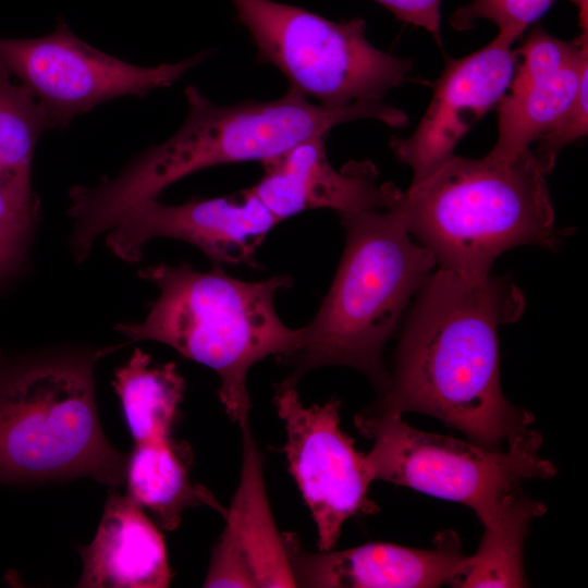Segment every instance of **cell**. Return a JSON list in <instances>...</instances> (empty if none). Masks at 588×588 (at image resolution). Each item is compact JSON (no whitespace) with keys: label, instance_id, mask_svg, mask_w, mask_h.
Segmentation results:
<instances>
[{"label":"cell","instance_id":"1","mask_svg":"<svg viewBox=\"0 0 588 588\" xmlns=\"http://www.w3.org/2000/svg\"><path fill=\"white\" fill-rule=\"evenodd\" d=\"M524 308L510 278L429 274L405 314L387 389L357 415L427 414L493 451L531 433L532 415L511 404L500 383L499 327Z\"/></svg>","mask_w":588,"mask_h":588},{"label":"cell","instance_id":"2","mask_svg":"<svg viewBox=\"0 0 588 588\" xmlns=\"http://www.w3.org/2000/svg\"><path fill=\"white\" fill-rule=\"evenodd\" d=\"M184 95L188 113L172 137L146 150L114 177L70 191L71 237L78 247L90 249L136 204L158 198L168 186L199 170L264 163L352 120L372 119L392 127L408 123L404 111L382 100L326 107L291 88L271 101L231 106L213 103L194 86H187Z\"/></svg>","mask_w":588,"mask_h":588},{"label":"cell","instance_id":"3","mask_svg":"<svg viewBox=\"0 0 588 588\" xmlns=\"http://www.w3.org/2000/svg\"><path fill=\"white\" fill-rule=\"evenodd\" d=\"M389 209L439 269L470 281L490 277L495 259L512 248L555 249L561 243L546 174L531 149L512 161L453 155Z\"/></svg>","mask_w":588,"mask_h":588},{"label":"cell","instance_id":"4","mask_svg":"<svg viewBox=\"0 0 588 588\" xmlns=\"http://www.w3.org/2000/svg\"><path fill=\"white\" fill-rule=\"evenodd\" d=\"M138 275L158 287V297L142 322L119 323L117 331L130 342L166 344L210 368L230 419L249 418V369L269 356L283 360L299 347L302 329L287 327L274 306L277 293L291 287L293 278L244 281L219 265L199 271L186 262L146 266Z\"/></svg>","mask_w":588,"mask_h":588},{"label":"cell","instance_id":"5","mask_svg":"<svg viewBox=\"0 0 588 588\" xmlns=\"http://www.w3.org/2000/svg\"><path fill=\"white\" fill-rule=\"evenodd\" d=\"M121 345L59 346L0 358V483L125 480L127 458L106 438L95 367Z\"/></svg>","mask_w":588,"mask_h":588},{"label":"cell","instance_id":"6","mask_svg":"<svg viewBox=\"0 0 588 588\" xmlns=\"http://www.w3.org/2000/svg\"><path fill=\"white\" fill-rule=\"evenodd\" d=\"M344 250L322 303L302 329L298 350L283 359L297 387L309 371L345 366L363 372L381 393L390 380L382 353L436 260L412 240L392 210L338 213Z\"/></svg>","mask_w":588,"mask_h":588},{"label":"cell","instance_id":"7","mask_svg":"<svg viewBox=\"0 0 588 588\" xmlns=\"http://www.w3.org/2000/svg\"><path fill=\"white\" fill-rule=\"evenodd\" d=\"M260 62L275 66L289 88L326 107L381 101L408 79L413 63L370 44L360 17L331 21L272 0H230Z\"/></svg>","mask_w":588,"mask_h":588},{"label":"cell","instance_id":"8","mask_svg":"<svg viewBox=\"0 0 588 588\" xmlns=\"http://www.w3.org/2000/svg\"><path fill=\"white\" fill-rule=\"evenodd\" d=\"M362 434L373 440L365 454L372 480H384L470 507L485 527L492 525L506 497L530 479H548L556 469L538 452V432L502 451L425 432L402 415L355 416Z\"/></svg>","mask_w":588,"mask_h":588},{"label":"cell","instance_id":"9","mask_svg":"<svg viewBox=\"0 0 588 588\" xmlns=\"http://www.w3.org/2000/svg\"><path fill=\"white\" fill-rule=\"evenodd\" d=\"M201 51L177 63L139 66L107 54L81 40L68 25L38 38H0V59L40 100L54 127L121 96L143 97L173 85L201 63Z\"/></svg>","mask_w":588,"mask_h":588},{"label":"cell","instance_id":"10","mask_svg":"<svg viewBox=\"0 0 588 588\" xmlns=\"http://www.w3.org/2000/svg\"><path fill=\"white\" fill-rule=\"evenodd\" d=\"M273 403L284 422L283 450L290 473L317 527V547L321 551L333 549L350 517L377 510L368 499L373 480L365 454L341 429L338 399L305 406L296 387L280 382Z\"/></svg>","mask_w":588,"mask_h":588},{"label":"cell","instance_id":"11","mask_svg":"<svg viewBox=\"0 0 588 588\" xmlns=\"http://www.w3.org/2000/svg\"><path fill=\"white\" fill-rule=\"evenodd\" d=\"M280 223L248 189L235 195L193 198L168 205L158 198L127 210L106 232L111 252L126 262H138L148 242L170 237L192 244L215 265L255 266V254Z\"/></svg>","mask_w":588,"mask_h":588},{"label":"cell","instance_id":"12","mask_svg":"<svg viewBox=\"0 0 588 588\" xmlns=\"http://www.w3.org/2000/svg\"><path fill=\"white\" fill-rule=\"evenodd\" d=\"M513 44L498 34L469 56L445 58L418 126L409 137H392L389 143L396 159L412 169L411 185L425 180L451 158L471 126L499 103L516 68Z\"/></svg>","mask_w":588,"mask_h":588},{"label":"cell","instance_id":"13","mask_svg":"<svg viewBox=\"0 0 588 588\" xmlns=\"http://www.w3.org/2000/svg\"><path fill=\"white\" fill-rule=\"evenodd\" d=\"M516 54L522 62L498 103V138L488 154L501 161L530 149L569 108L588 69V36L565 41L537 27Z\"/></svg>","mask_w":588,"mask_h":588},{"label":"cell","instance_id":"14","mask_svg":"<svg viewBox=\"0 0 588 588\" xmlns=\"http://www.w3.org/2000/svg\"><path fill=\"white\" fill-rule=\"evenodd\" d=\"M324 143L326 135L315 136L264 162L262 176L248 187L280 222L313 209H389L397 200L402 191L392 182L380 183L371 161H350L338 170Z\"/></svg>","mask_w":588,"mask_h":588},{"label":"cell","instance_id":"15","mask_svg":"<svg viewBox=\"0 0 588 588\" xmlns=\"http://www.w3.org/2000/svg\"><path fill=\"white\" fill-rule=\"evenodd\" d=\"M242 430V469L225 527L215 547L204 587H296L282 534L273 520L262 474V455L249 418Z\"/></svg>","mask_w":588,"mask_h":588},{"label":"cell","instance_id":"16","mask_svg":"<svg viewBox=\"0 0 588 588\" xmlns=\"http://www.w3.org/2000/svg\"><path fill=\"white\" fill-rule=\"evenodd\" d=\"M296 587L421 588L450 584L464 558L454 532L433 549L368 543L345 550L307 551L294 532L282 534Z\"/></svg>","mask_w":588,"mask_h":588},{"label":"cell","instance_id":"17","mask_svg":"<svg viewBox=\"0 0 588 588\" xmlns=\"http://www.w3.org/2000/svg\"><path fill=\"white\" fill-rule=\"evenodd\" d=\"M76 587L164 588L170 585L163 537L128 494L109 492L91 543L81 549Z\"/></svg>","mask_w":588,"mask_h":588},{"label":"cell","instance_id":"18","mask_svg":"<svg viewBox=\"0 0 588 588\" xmlns=\"http://www.w3.org/2000/svg\"><path fill=\"white\" fill-rule=\"evenodd\" d=\"M192 451L187 443L171 437L134 444L127 458L125 480L128 497L154 515L164 530L173 531L182 513L192 506L207 505L222 515L225 510L209 490L189 477Z\"/></svg>","mask_w":588,"mask_h":588},{"label":"cell","instance_id":"19","mask_svg":"<svg viewBox=\"0 0 588 588\" xmlns=\"http://www.w3.org/2000/svg\"><path fill=\"white\" fill-rule=\"evenodd\" d=\"M54 127L32 90L0 59V189L29 211L39 203L32 186V163L40 135Z\"/></svg>","mask_w":588,"mask_h":588},{"label":"cell","instance_id":"20","mask_svg":"<svg viewBox=\"0 0 588 588\" xmlns=\"http://www.w3.org/2000/svg\"><path fill=\"white\" fill-rule=\"evenodd\" d=\"M112 384L135 444L171 437L186 389L173 363L156 364L136 348L117 369Z\"/></svg>","mask_w":588,"mask_h":588},{"label":"cell","instance_id":"21","mask_svg":"<svg viewBox=\"0 0 588 588\" xmlns=\"http://www.w3.org/2000/svg\"><path fill=\"white\" fill-rule=\"evenodd\" d=\"M546 511L543 504L519 491L504 500L497 520L486 531L477 552L465 556L454 587H525L523 548L530 523Z\"/></svg>","mask_w":588,"mask_h":588},{"label":"cell","instance_id":"22","mask_svg":"<svg viewBox=\"0 0 588 588\" xmlns=\"http://www.w3.org/2000/svg\"><path fill=\"white\" fill-rule=\"evenodd\" d=\"M554 0H473L458 8L450 17L456 30H466L477 20H488L499 28V35L515 42L523 32L539 20Z\"/></svg>","mask_w":588,"mask_h":588},{"label":"cell","instance_id":"23","mask_svg":"<svg viewBox=\"0 0 588 588\" xmlns=\"http://www.w3.org/2000/svg\"><path fill=\"white\" fill-rule=\"evenodd\" d=\"M37 216L0 189V284L22 267Z\"/></svg>","mask_w":588,"mask_h":588},{"label":"cell","instance_id":"24","mask_svg":"<svg viewBox=\"0 0 588 588\" xmlns=\"http://www.w3.org/2000/svg\"><path fill=\"white\" fill-rule=\"evenodd\" d=\"M588 132V69L581 75L576 96L556 124L537 140L534 151L542 171L548 175L554 168L559 152Z\"/></svg>","mask_w":588,"mask_h":588},{"label":"cell","instance_id":"25","mask_svg":"<svg viewBox=\"0 0 588 588\" xmlns=\"http://www.w3.org/2000/svg\"><path fill=\"white\" fill-rule=\"evenodd\" d=\"M406 24L430 32L440 42V5L442 0H373Z\"/></svg>","mask_w":588,"mask_h":588},{"label":"cell","instance_id":"26","mask_svg":"<svg viewBox=\"0 0 588 588\" xmlns=\"http://www.w3.org/2000/svg\"><path fill=\"white\" fill-rule=\"evenodd\" d=\"M572 2L578 11L579 26L581 28L580 35H588V0H568Z\"/></svg>","mask_w":588,"mask_h":588},{"label":"cell","instance_id":"27","mask_svg":"<svg viewBox=\"0 0 588 588\" xmlns=\"http://www.w3.org/2000/svg\"><path fill=\"white\" fill-rule=\"evenodd\" d=\"M2 357L1 353H0V358Z\"/></svg>","mask_w":588,"mask_h":588}]
</instances>
